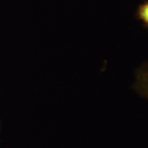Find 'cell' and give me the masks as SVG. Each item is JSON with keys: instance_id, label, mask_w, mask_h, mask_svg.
Instances as JSON below:
<instances>
[{"instance_id": "obj_1", "label": "cell", "mask_w": 148, "mask_h": 148, "mask_svg": "<svg viewBox=\"0 0 148 148\" xmlns=\"http://www.w3.org/2000/svg\"><path fill=\"white\" fill-rule=\"evenodd\" d=\"M133 88L138 95L148 100V61L140 64L135 72Z\"/></svg>"}, {"instance_id": "obj_3", "label": "cell", "mask_w": 148, "mask_h": 148, "mask_svg": "<svg viewBox=\"0 0 148 148\" xmlns=\"http://www.w3.org/2000/svg\"><path fill=\"white\" fill-rule=\"evenodd\" d=\"M1 131H2V122H1V120L0 119V134L1 133Z\"/></svg>"}, {"instance_id": "obj_2", "label": "cell", "mask_w": 148, "mask_h": 148, "mask_svg": "<svg viewBox=\"0 0 148 148\" xmlns=\"http://www.w3.org/2000/svg\"><path fill=\"white\" fill-rule=\"evenodd\" d=\"M136 16L144 25L148 28V1H144L138 5Z\"/></svg>"}]
</instances>
